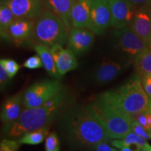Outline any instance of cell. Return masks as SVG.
I'll list each match as a JSON object with an SVG mask.
<instances>
[{
  "label": "cell",
  "mask_w": 151,
  "mask_h": 151,
  "mask_svg": "<svg viewBox=\"0 0 151 151\" xmlns=\"http://www.w3.org/2000/svg\"><path fill=\"white\" fill-rule=\"evenodd\" d=\"M65 98L62 91L41 106L25 109L16 120L4 124V134L8 137L16 138L48 126L63 107Z\"/></svg>",
  "instance_id": "cell-1"
},
{
  "label": "cell",
  "mask_w": 151,
  "mask_h": 151,
  "mask_svg": "<svg viewBox=\"0 0 151 151\" xmlns=\"http://www.w3.org/2000/svg\"><path fill=\"white\" fill-rule=\"evenodd\" d=\"M98 99L130 116L151 109V101L138 73L116 89L101 94Z\"/></svg>",
  "instance_id": "cell-2"
},
{
  "label": "cell",
  "mask_w": 151,
  "mask_h": 151,
  "mask_svg": "<svg viewBox=\"0 0 151 151\" xmlns=\"http://www.w3.org/2000/svg\"><path fill=\"white\" fill-rule=\"evenodd\" d=\"M66 131L70 140L80 146H94L111 140L89 106L73 113L68 120Z\"/></svg>",
  "instance_id": "cell-3"
},
{
  "label": "cell",
  "mask_w": 151,
  "mask_h": 151,
  "mask_svg": "<svg viewBox=\"0 0 151 151\" xmlns=\"http://www.w3.org/2000/svg\"><path fill=\"white\" fill-rule=\"evenodd\" d=\"M88 106L111 139H124L132 132V116L122 112L99 99Z\"/></svg>",
  "instance_id": "cell-4"
},
{
  "label": "cell",
  "mask_w": 151,
  "mask_h": 151,
  "mask_svg": "<svg viewBox=\"0 0 151 151\" xmlns=\"http://www.w3.org/2000/svg\"><path fill=\"white\" fill-rule=\"evenodd\" d=\"M69 35V31L61 18L46 8L35 20L32 39L35 44L49 48L57 44L63 46L67 43Z\"/></svg>",
  "instance_id": "cell-5"
},
{
  "label": "cell",
  "mask_w": 151,
  "mask_h": 151,
  "mask_svg": "<svg viewBox=\"0 0 151 151\" xmlns=\"http://www.w3.org/2000/svg\"><path fill=\"white\" fill-rule=\"evenodd\" d=\"M62 84L58 80L43 81L36 83L26 90L23 95L25 109L41 106L62 92Z\"/></svg>",
  "instance_id": "cell-6"
},
{
  "label": "cell",
  "mask_w": 151,
  "mask_h": 151,
  "mask_svg": "<svg viewBox=\"0 0 151 151\" xmlns=\"http://www.w3.org/2000/svg\"><path fill=\"white\" fill-rule=\"evenodd\" d=\"M117 44L122 51L133 58V60L149 46V43L128 27L114 32Z\"/></svg>",
  "instance_id": "cell-7"
},
{
  "label": "cell",
  "mask_w": 151,
  "mask_h": 151,
  "mask_svg": "<svg viewBox=\"0 0 151 151\" xmlns=\"http://www.w3.org/2000/svg\"><path fill=\"white\" fill-rule=\"evenodd\" d=\"M109 0H93L88 29L94 35H103L111 26Z\"/></svg>",
  "instance_id": "cell-8"
},
{
  "label": "cell",
  "mask_w": 151,
  "mask_h": 151,
  "mask_svg": "<svg viewBox=\"0 0 151 151\" xmlns=\"http://www.w3.org/2000/svg\"><path fill=\"white\" fill-rule=\"evenodd\" d=\"M8 6L16 18L35 20L46 9L43 0H1Z\"/></svg>",
  "instance_id": "cell-9"
},
{
  "label": "cell",
  "mask_w": 151,
  "mask_h": 151,
  "mask_svg": "<svg viewBox=\"0 0 151 151\" xmlns=\"http://www.w3.org/2000/svg\"><path fill=\"white\" fill-rule=\"evenodd\" d=\"M111 9V26L115 29L128 27L131 22L135 8L128 0H109Z\"/></svg>",
  "instance_id": "cell-10"
},
{
  "label": "cell",
  "mask_w": 151,
  "mask_h": 151,
  "mask_svg": "<svg viewBox=\"0 0 151 151\" xmlns=\"http://www.w3.org/2000/svg\"><path fill=\"white\" fill-rule=\"evenodd\" d=\"M94 40V34L88 28L72 27L69 31L67 48L75 55H81L91 48Z\"/></svg>",
  "instance_id": "cell-11"
},
{
  "label": "cell",
  "mask_w": 151,
  "mask_h": 151,
  "mask_svg": "<svg viewBox=\"0 0 151 151\" xmlns=\"http://www.w3.org/2000/svg\"><path fill=\"white\" fill-rule=\"evenodd\" d=\"M129 27L149 44H151V6L136 9Z\"/></svg>",
  "instance_id": "cell-12"
},
{
  "label": "cell",
  "mask_w": 151,
  "mask_h": 151,
  "mask_svg": "<svg viewBox=\"0 0 151 151\" xmlns=\"http://www.w3.org/2000/svg\"><path fill=\"white\" fill-rule=\"evenodd\" d=\"M50 49L55 62L57 71L60 76L77 67L78 63L75 54L70 49L64 48L59 44L50 47Z\"/></svg>",
  "instance_id": "cell-13"
},
{
  "label": "cell",
  "mask_w": 151,
  "mask_h": 151,
  "mask_svg": "<svg viewBox=\"0 0 151 151\" xmlns=\"http://www.w3.org/2000/svg\"><path fill=\"white\" fill-rule=\"evenodd\" d=\"M35 20L16 18L9 28L11 41L17 45L22 44L32 38Z\"/></svg>",
  "instance_id": "cell-14"
},
{
  "label": "cell",
  "mask_w": 151,
  "mask_h": 151,
  "mask_svg": "<svg viewBox=\"0 0 151 151\" xmlns=\"http://www.w3.org/2000/svg\"><path fill=\"white\" fill-rule=\"evenodd\" d=\"M93 0H75L71 11L72 27L88 28Z\"/></svg>",
  "instance_id": "cell-15"
},
{
  "label": "cell",
  "mask_w": 151,
  "mask_h": 151,
  "mask_svg": "<svg viewBox=\"0 0 151 151\" xmlns=\"http://www.w3.org/2000/svg\"><path fill=\"white\" fill-rule=\"evenodd\" d=\"M23 107V95L22 94H17L8 98L1 108V122L6 124L16 120L24 111Z\"/></svg>",
  "instance_id": "cell-16"
},
{
  "label": "cell",
  "mask_w": 151,
  "mask_h": 151,
  "mask_svg": "<svg viewBox=\"0 0 151 151\" xmlns=\"http://www.w3.org/2000/svg\"><path fill=\"white\" fill-rule=\"evenodd\" d=\"M123 67L120 63L109 58H104L95 73V79L99 84H106L120 74Z\"/></svg>",
  "instance_id": "cell-17"
},
{
  "label": "cell",
  "mask_w": 151,
  "mask_h": 151,
  "mask_svg": "<svg viewBox=\"0 0 151 151\" xmlns=\"http://www.w3.org/2000/svg\"><path fill=\"white\" fill-rule=\"evenodd\" d=\"M45 7L60 17L69 31L72 26L71 22V11L75 0H43Z\"/></svg>",
  "instance_id": "cell-18"
},
{
  "label": "cell",
  "mask_w": 151,
  "mask_h": 151,
  "mask_svg": "<svg viewBox=\"0 0 151 151\" xmlns=\"http://www.w3.org/2000/svg\"><path fill=\"white\" fill-rule=\"evenodd\" d=\"M34 49L40 57L43 67L48 74L52 78L59 79L61 76L57 71L55 62L50 48L42 44H35Z\"/></svg>",
  "instance_id": "cell-19"
},
{
  "label": "cell",
  "mask_w": 151,
  "mask_h": 151,
  "mask_svg": "<svg viewBox=\"0 0 151 151\" xmlns=\"http://www.w3.org/2000/svg\"><path fill=\"white\" fill-rule=\"evenodd\" d=\"M113 146L118 148H122L124 146H130L135 145L137 148L143 151H151V146L148 144L146 139H143L134 132H131L124 139H115L111 141Z\"/></svg>",
  "instance_id": "cell-20"
},
{
  "label": "cell",
  "mask_w": 151,
  "mask_h": 151,
  "mask_svg": "<svg viewBox=\"0 0 151 151\" xmlns=\"http://www.w3.org/2000/svg\"><path fill=\"white\" fill-rule=\"evenodd\" d=\"M16 16L8 6L4 4L0 5V33L3 39L11 41L9 36V28L14 20Z\"/></svg>",
  "instance_id": "cell-21"
},
{
  "label": "cell",
  "mask_w": 151,
  "mask_h": 151,
  "mask_svg": "<svg viewBox=\"0 0 151 151\" xmlns=\"http://www.w3.org/2000/svg\"><path fill=\"white\" fill-rule=\"evenodd\" d=\"M134 67L140 76L151 73V44L133 60Z\"/></svg>",
  "instance_id": "cell-22"
},
{
  "label": "cell",
  "mask_w": 151,
  "mask_h": 151,
  "mask_svg": "<svg viewBox=\"0 0 151 151\" xmlns=\"http://www.w3.org/2000/svg\"><path fill=\"white\" fill-rule=\"evenodd\" d=\"M49 127L45 126L41 129L27 132L20 137L18 140L20 144L37 145L42 143L45 139L48 137Z\"/></svg>",
  "instance_id": "cell-23"
},
{
  "label": "cell",
  "mask_w": 151,
  "mask_h": 151,
  "mask_svg": "<svg viewBox=\"0 0 151 151\" xmlns=\"http://www.w3.org/2000/svg\"><path fill=\"white\" fill-rule=\"evenodd\" d=\"M0 65H2L11 78L15 76L20 69V65L14 60L11 59H1Z\"/></svg>",
  "instance_id": "cell-24"
},
{
  "label": "cell",
  "mask_w": 151,
  "mask_h": 151,
  "mask_svg": "<svg viewBox=\"0 0 151 151\" xmlns=\"http://www.w3.org/2000/svg\"><path fill=\"white\" fill-rule=\"evenodd\" d=\"M45 149L46 151H60V141L55 132H51L46 137Z\"/></svg>",
  "instance_id": "cell-25"
},
{
  "label": "cell",
  "mask_w": 151,
  "mask_h": 151,
  "mask_svg": "<svg viewBox=\"0 0 151 151\" xmlns=\"http://www.w3.org/2000/svg\"><path fill=\"white\" fill-rule=\"evenodd\" d=\"M23 67L29 69H35L43 67V63L39 55H35L28 58L23 63Z\"/></svg>",
  "instance_id": "cell-26"
},
{
  "label": "cell",
  "mask_w": 151,
  "mask_h": 151,
  "mask_svg": "<svg viewBox=\"0 0 151 151\" xmlns=\"http://www.w3.org/2000/svg\"><path fill=\"white\" fill-rule=\"evenodd\" d=\"M132 132L146 140L151 139V132L143 127L141 124H139L137 120H134V118L133 124H132Z\"/></svg>",
  "instance_id": "cell-27"
},
{
  "label": "cell",
  "mask_w": 151,
  "mask_h": 151,
  "mask_svg": "<svg viewBox=\"0 0 151 151\" xmlns=\"http://www.w3.org/2000/svg\"><path fill=\"white\" fill-rule=\"evenodd\" d=\"M20 145L18 141L3 139L0 144V151H18Z\"/></svg>",
  "instance_id": "cell-28"
},
{
  "label": "cell",
  "mask_w": 151,
  "mask_h": 151,
  "mask_svg": "<svg viewBox=\"0 0 151 151\" xmlns=\"http://www.w3.org/2000/svg\"><path fill=\"white\" fill-rule=\"evenodd\" d=\"M141 81L143 89L151 101V73L141 75Z\"/></svg>",
  "instance_id": "cell-29"
},
{
  "label": "cell",
  "mask_w": 151,
  "mask_h": 151,
  "mask_svg": "<svg viewBox=\"0 0 151 151\" xmlns=\"http://www.w3.org/2000/svg\"><path fill=\"white\" fill-rule=\"evenodd\" d=\"M11 78L6 71L4 67L2 65H0V86H1V90L4 89L6 85L9 83V81H10Z\"/></svg>",
  "instance_id": "cell-30"
},
{
  "label": "cell",
  "mask_w": 151,
  "mask_h": 151,
  "mask_svg": "<svg viewBox=\"0 0 151 151\" xmlns=\"http://www.w3.org/2000/svg\"><path fill=\"white\" fill-rule=\"evenodd\" d=\"M107 142H101L94 146V149L92 151H113L115 148H111Z\"/></svg>",
  "instance_id": "cell-31"
},
{
  "label": "cell",
  "mask_w": 151,
  "mask_h": 151,
  "mask_svg": "<svg viewBox=\"0 0 151 151\" xmlns=\"http://www.w3.org/2000/svg\"><path fill=\"white\" fill-rule=\"evenodd\" d=\"M135 8H140L145 6H151V0H128Z\"/></svg>",
  "instance_id": "cell-32"
},
{
  "label": "cell",
  "mask_w": 151,
  "mask_h": 151,
  "mask_svg": "<svg viewBox=\"0 0 151 151\" xmlns=\"http://www.w3.org/2000/svg\"><path fill=\"white\" fill-rule=\"evenodd\" d=\"M120 151H137V149L132 150V148H130L129 146H124L123 148H120Z\"/></svg>",
  "instance_id": "cell-33"
},
{
  "label": "cell",
  "mask_w": 151,
  "mask_h": 151,
  "mask_svg": "<svg viewBox=\"0 0 151 151\" xmlns=\"http://www.w3.org/2000/svg\"><path fill=\"white\" fill-rule=\"evenodd\" d=\"M136 149H137V151H143L142 150H141L140 148H137Z\"/></svg>",
  "instance_id": "cell-34"
},
{
  "label": "cell",
  "mask_w": 151,
  "mask_h": 151,
  "mask_svg": "<svg viewBox=\"0 0 151 151\" xmlns=\"http://www.w3.org/2000/svg\"><path fill=\"white\" fill-rule=\"evenodd\" d=\"M113 151H119V150H116V149H114V150H113Z\"/></svg>",
  "instance_id": "cell-35"
}]
</instances>
